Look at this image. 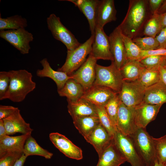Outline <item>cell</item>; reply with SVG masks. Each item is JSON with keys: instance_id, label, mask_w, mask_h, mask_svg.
<instances>
[{"instance_id": "obj_22", "label": "cell", "mask_w": 166, "mask_h": 166, "mask_svg": "<svg viewBox=\"0 0 166 166\" xmlns=\"http://www.w3.org/2000/svg\"><path fill=\"white\" fill-rule=\"evenodd\" d=\"M42 66V69L36 71L37 75L41 77H48L53 80L56 84L57 90L61 89L66 82L71 78L66 73L53 70L51 67L47 59L44 58L40 61Z\"/></svg>"}, {"instance_id": "obj_2", "label": "cell", "mask_w": 166, "mask_h": 166, "mask_svg": "<svg viewBox=\"0 0 166 166\" xmlns=\"http://www.w3.org/2000/svg\"><path fill=\"white\" fill-rule=\"evenodd\" d=\"M10 82L6 99L15 102L23 101L26 96L35 88L31 73L25 69L9 71Z\"/></svg>"}, {"instance_id": "obj_17", "label": "cell", "mask_w": 166, "mask_h": 166, "mask_svg": "<svg viewBox=\"0 0 166 166\" xmlns=\"http://www.w3.org/2000/svg\"><path fill=\"white\" fill-rule=\"evenodd\" d=\"M116 13L113 0H99L96 11V27L103 29L107 23L115 21Z\"/></svg>"}, {"instance_id": "obj_8", "label": "cell", "mask_w": 166, "mask_h": 166, "mask_svg": "<svg viewBox=\"0 0 166 166\" xmlns=\"http://www.w3.org/2000/svg\"><path fill=\"white\" fill-rule=\"evenodd\" d=\"M113 141L132 166H145L129 136L123 134L117 129L113 136Z\"/></svg>"}, {"instance_id": "obj_4", "label": "cell", "mask_w": 166, "mask_h": 166, "mask_svg": "<svg viewBox=\"0 0 166 166\" xmlns=\"http://www.w3.org/2000/svg\"><path fill=\"white\" fill-rule=\"evenodd\" d=\"M95 70L96 78L93 85L106 87L118 93L120 91L124 80L114 61L108 66L97 64Z\"/></svg>"}, {"instance_id": "obj_32", "label": "cell", "mask_w": 166, "mask_h": 166, "mask_svg": "<svg viewBox=\"0 0 166 166\" xmlns=\"http://www.w3.org/2000/svg\"><path fill=\"white\" fill-rule=\"evenodd\" d=\"M159 67L145 68L138 80L146 88L157 83L160 80Z\"/></svg>"}, {"instance_id": "obj_45", "label": "cell", "mask_w": 166, "mask_h": 166, "mask_svg": "<svg viewBox=\"0 0 166 166\" xmlns=\"http://www.w3.org/2000/svg\"><path fill=\"white\" fill-rule=\"evenodd\" d=\"M160 72V80L166 85V68L164 65H161L159 67Z\"/></svg>"}, {"instance_id": "obj_28", "label": "cell", "mask_w": 166, "mask_h": 166, "mask_svg": "<svg viewBox=\"0 0 166 166\" xmlns=\"http://www.w3.org/2000/svg\"><path fill=\"white\" fill-rule=\"evenodd\" d=\"M145 68L139 60H128L120 70L124 81H133L138 80Z\"/></svg>"}, {"instance_id": "obj_23", "label": "cell", "mask_w": 166, "mask_h": 166, "mask_svg": "<svg viewBox=\"0 0 166 166\" xmlns=\"http://www.w3.org/2000/svg\"><path fill=\"white\" fill-rule=\"evenodd\" d=\"M73 3L85 15L89 22L92 35H94L96 14L99 0H67Z\"/></svg>"}, {"instance_id": "obj_41", "label": "cell", "mask_w": 166, "mask_h": 166, "mask_svg": "<svg viewBox=\"0 0 166 166\" xmlns=\"http://www.w3.org/2000/svg\"><path fill=\"white\" fill-rule=\"evenodd\" d=\"M18 108L12 106L0 105V120H3L14 113Z\"/></svg>"}, {"instance_id": "obj_49", "label": "cell", "mask_w": 166, "mask_h": 166, "mask_svg": "<svg viewBox=\"0 0 166 166\" xmlns=\"http://www.w3.org/2000/svg\"><path fill=\"white\" fill-rule=\"evenodd\" d=\"M166 11V0H164L157 11V14H162Z\"/></svg>"}, {"instance_id": "obj_40", "label": "cell", "mask_w": 166, "mask_h": 166, "mask_svg": "<svg viewBox=\"0 0 166 166\" xmlns=\"http://www.w3.org/2000/svg\"><path fill=\"white\" fill-rule=\"evenodd\" d=\"M23 154L19 152H8L0 157V166H13Z\"/></svg>"}, {"instance_id": "obj_12", "label": "cell", "mask_w": 166, "mask_h": 166, "mask_svg": "<svg viewBox=\"0 0 166 166\" xmlns=\"http://www.w3.org/2000/svg\"><path fill=\"white\" fill-rule=\"evenodd\" d=\"M49 138L54 146L66 156L78 160L82 159L81 149L65 136L58 132H52L49 134Z\"/></svg>"}, {"instance_id": "obj_39", "label": "cell", "mask_w": 166, "mask_h": 166, "mask_svg": "<svg viewBox=\"0 0 166 166\" xmlns=\"http://www.w3.org/2000/svg\"><path fill=\"white\" fill-rule=\"evenodd\" d=\"M10 82L9 71L0 72V100L6 99Z\"/></svg>"}, {"instance_id": "obj_24", "label": "cell", "mask_w": 166, "mask_h": 166, "mask_svg": "<svg viewBox=\"0 0 166 166\" xmlns=\"http://www.w3.org/2000/svg\"><path fill=\"white\" fill-rule=\"evenodd\" d=\"M96 166H120L126 160L115 145L113 141L99 157Z\"/></svg>"}, {"instance_id": "obj_25", "label": "cell", "mask_w": 166, "mask_h": 166, "mask_svg": "<svg viewBox=\"0 0 166 166\" xmlns=\"http://www.w3.org/2000/svg\"><path fill=\"white\" fill-rule=\"evenodd\" d=\"M143 102L151 105L166 103V85L160 80L146 89Z\"/></svg>"}, {"instance_id": "obj_44", "label": "cell", "mask_w": 166, "mask_h": 166, "mask_svg": "<svg viewBox=\"0 0 166 166\" xmlns=\"http://www.w3.org/2000/svg\"><path fill=\"white\" fill-rule=\"evenodd\" d=\"M164 0H148L149 7L152 14H157Z\"/></svg>"}, {"instance_id": "obj_3", "label": "cell", "mask_w": 166, "mask_h": 166, "mask_svg": "<svg viewBox=\"0 0 166 166\" xmlns=\"http://www.w3.org/2000/svg\"><path fill=\"white\" fill-rule=\"evenodd\" d=\"M129 136L145 166H154L157 158L153 137L145 128H140Z\"/></svg>"}, {"instance_id": "obj_16", "label": "cell", "mask_w": 166, "mask_h": 166, "mask_svg": "<svg viewBox=\"0 0 166 166\" xmlns=\"http://www.w3.org/2000/svg\"><path fill=\"white\" fill-rule=\"evenodd\" d=\"M118 93L106 87L93 85L82 97L96 106L104 107Z\"/></svg>"}, {"instance_id": "obj_30", "label": "cell", "mask_w": 166, "mask_h": 166, "mask_svg": "<svg viewBox=\"0 0 166 166\" xmlns=\"http://www.w3.org/2000/svg\"><path fill=\"white\" fill-rule=\"evenodd\" d=\"M27 26L26 19L21 15H15L5 18H2L0 15V30L25 28Z\"/></svg>"}, {"instance_id": "obj_20", "label": "cell", "mask_w": 166, "mask_h": 166, "mask_svg": "<svg viewBox=\"0 0 166 166\" xmlns=\"http://www.w3.org/2000/svg\"><path fill=\"white\" fill-rule=\"evenodd\" d=\"M31 134L10 136L6 135L0 139V157L12 152L23 153L24 145Z\"/></svg>"}, {"instance_id": "obj_18", "label": "cell", "mask_w": 166, "mask_h": 166, "mask_svg": "<svg viewBox=\"0 0 166 166\" xmlns=\"http://www.w3.org/2000/svg\"><path fill=\"white\" fill-rule=\"evenodd\" d=\"M113 138L100 123L85 140L93 146L99 157L112 142Z\"/></svg>"}, {"instance_id": "obj_38", "label": "cell", "mask_w": 166, "mask_h": 166, "mask_svg": "<svg viewBox=\"0 0 166 166\" xmlns=\"http://www.w3.org/2000/svg\"><path fill=\"white\" fill-rule=\"evenodd\" d=\"M166 55H151L139 60L145 68L149 69L159 67L164 64Z\"/></svg>"}, {"instance_id": "obj_37", "label": "cell", "mask_w": 166, "mask_h": 166, "mask_svg": "<svg viewBox=\"0 0 166 166\" xmlns=\"http://www.w3.org/2000/svg\"><path fill=\"white\" fill-rule=\"evenodd\" d=\"M158 162L164 165L166 163V135L158 138L153 137Z\"/></svg>"}, {"instance_id": "obj_5", "label": "cell", "mask_w": 166, "mask_h": 166, "mask_svg": "<svg viewBox=\"0 0 166 166\" xmlns=\"http://www.w3.org/2000/svg\"><path fill=\"white\" fill-rule=\"evenodd\" d=\"M94 35L77 47L72 50H67L65 61L57 71L65 72L70 76L84 63L86 57L91 53Z\"/></svg>"}, {"instance_id": "obj_35", "label": "cell", "mask_w": 166, "mask_h": 166, "mask_svg": "<svg viewBox=\"0 0 166 166\" xmlns=\"http://www.w3.org/2000/svg\"><path fill=\"white\" fill-rule=\"evenodd\" d=\"M132 41L143 50H150L158 49L159 44L155 37H139L132 39Z\"/></svg>"}, {"instance_id": "obj_31", "label": "cell", "mask_w": 166, "mask_h": 166, "mask_svg": "<svg viewBox=\"0 0 166 166\" xmlns=\"http://www.w3.org/2000/svg\"><path fill=\"white\" fill-rule=\"evenodd\" d=\"M162 29L160 14L152 15L146 22L142 34L145 36L156 37Z\"/></svg>"}, {"instance_id": "obj_50", "label": "cell", "mask_w": 166, "mask_h": 166, "mask_svg": "<svg viewBox=\"0 0 166 166\" xmlns=\"http://www.w3.org/2000/svg\"><path fill=\"white\" fill-rule=\"evenodd\" d=\"M154 166H164V165L160 163L157 160L156 161L154 165Z\"/></svg>"}, {"instance_id": "obj_10", "label": "cell", "mask_w": 166, "mask_h": 166, "mask_svg": "<svg viewBox=\"0 0 166 166\" xmlns=\"http://www.w3.org/2000/svg\"><path fill=\"white\" fill-rule=\"evenodd\" d=\"M97 60L90 54L84 63L70 75L83 86L85 91L93 86L95 81Z\"/></svg>"}, {"instance_id": "obj_42", "label": "cell", "mask_w": 166, "mask_h": 166, "mask_svg": "<svg viewBox=\"0 0 166 166\" xmlns=\"http://www.w3.org/2000/svg\"><path fill=\"white\" fill-rule=\"evenodd\" d=\"M151 55H166V48L150 50H142L140 58L139 60L145 57Z\"/></svg>"}, {"instance_id": "obj_27", "label": "cell", "mask_w": 166, "mask_h": 166, "mask_svg": "<svg viewBox=\"0 0 166 166\" xmlns=\"http://www.w3.org/2000/svg\"><path fill=\"white\" fill-rule=\"evenodd\" d=\"M73 120L74 126L85 139L100 123L98 115L81 117Z\"/></svg>"}, {"instance_id": "obj_52", "label": "cell", "mask_w": 166, "mask_h": 166, "mask_svg": "<svg viewBox=\"0 0 166 166\" xmlns=\"http://www.w3.org/2000/svg\"><path fill=\"white\" fill-rule=\"evenodd\" d=\"M164 166H166V163H165V164L164 165Z\"/></svg>"}, {"instance_id": "obj_19", "label": "cell", "mask_w": 166, "mask_h": 166, "mask_svg": "<svg viewBox=\"0 0 166 166\" xmlns=\"http://www.w3.org/2000/svg\"><path fill=\"white\" fill-rule=\"evenodd\" d=\"M7 134L12 135L17 133L22 134H31L33 129L29 123L23 119L18 109L12 114L2 120Z\"/></svg>"}, {"instance_id": "obj_11", "label": "cell", "mask_w": 166, "mask_h": 166, "mask_svg": "<svg viewBox=\"0 0 166 166\" xmlns=\"http://www.w3.org/2000/svg\"><path fill=\"white\" fill-rule=\"evenodd\" d=\"M90 54L97 60L101 59L114 61L110 50L109 36L106 34L103 29L96 27Z\"/></svg>"}, {"instance_id": "obj_33", "label": "cell", "mask_w": 166, "mask_h": 166, "mask_svg": "<svg viewBox=\"0 0 166 166\" xmlns=\"http://www.w3.org/2000/svg\"><path fill=\"white\" fill-rule=\"evenodd\" d=\"M121 36L128 60H139L140 58L142 50L133 42L132 39L125 36L122 33Z\"/></svg>"}, {"instance_id": "obj_9", "label": "cell", "mask_w": 166, "mask_h": 166, "mask_svg": "<svg viewBox=\"0 0 166 166\" xmlns=\"http://www.w3.org/2000/svg\"><path fill=\"white\" fill-rule=\"evenodd\" d=\"M0 37L23 54L29 53L31 48L30 43L34 39L32 34L24 28L0 30Z\"/></svg>"}, {"instance_id": "obj_29", "label": "cell", "mask_w": 166, "mask_h": 166, "mask_svg": "<svg viewBox=\"0 0 166 166\" xmlns=\"http://www.w3.org/2000/svg\"><path fill=\"white\" fill-rule=\"evenodd\" d=\"M23 153L27 157L30 156L37 155L48 159H51L53 155L52 153L41 147L31 135L26 140Z\"/></svg>"}, {"instance_id": "obj_48", "label": "cell", "mask_w": 166, "mask_h": 166, "mask_svg": "<svg viewBox=\"0 0 166 166\" xmlns=\"http://www.w3.org/2000/svg\"><path fill=\"white\" fill-rule=\"evenodd\" d=\"M162 29L166 27V11L160 14Z\"/></svg>"}, {"instance_id": "obj_15", "label": "cell", "mask_w": 166, "mask_h": 166, "mask_svg": "<svg viewBox=\"0 0 166 166\" xmlns=\"http://www.w3.org/2000/svg\"><path fill=\"white\" fill-rule=\"evenodd\" d=\"M137 127L133 116V109L129 108L120 100L118 112L117 128L123 134L129 136L135 132Z\"/></svg>"}, {"instance_id": "obj_36", "label": "cell", "mask_w": 166, "mask_h": 166, "mask_svg": "<svg viewBox=\"0 0 166 166\" xmlns=\"http://www.w3.org/2000/svg\"><path fill=\"white\" fill-rule=\"evenodd\" d=\"M96 106V105H95ZM100 123L111 136H113L117 129L113 125L104 107L96 106Z\"/></svg>"}, {"instance_id": "obj_26", "label": "cell", "mask_w": 166, "mask_h": 166, "mask_svg": "<svg viewBox=\"0 0 166 166\" xmlns=\"http://www.w3.org/2000/svg\"><path fill=\"white\" fill-rule=\"evenodd\" d=\"M57 92L60 96L66 97L67 100L74 102L82 97L85 91L80 84L71 78Z\"/></svg>"}, {"instance_id": "obj_13", "label": "cell", "mask_w": 166, "mask_h": 166, "mask_svg": "<svg viewBox=\"0 0 166 166\" xmlns=\"http://www.w3.org/2000/svg\"><path fill=\"white\" fill-rule=\"evenodd\" d=\"M162 104L151 105L142 102L133 109L134 122L137 128H145L154 120Z\"/></svg>"}, {"instance_id": "obj_43", "label": "cell", "mask_w": 166, "mask_h": 166, "mask_svg": "<svg viewBox=\"0 0 166 166\" xmlns=\"http://www.w3.org/2000/svg\"><path fill=\"white\" fill-rule=\"evenodd\" d=\"M155 38L159 44L158 49L166 48V27L162 28Z\"/></svg>"}, {"instance_id": "obj_7", "label": "cell", "mask_w": 166, "mask_h": 166, "mask_svg": "<svg viewBox=\"0 0 166 166\" xmlns=\"http://www.w3.org/2000/svg\"><path fill=\"white\" fill-rule=\"evenodd\" d=\"M146 89L138 80L124 81L121 90L118 93L120 100L128 107L134 109L142 102Z\"/></svg>"}, {"instance_id": "obj_1", "label": "cell", "mask_w": 166, "mask_h": 166, "mask_svg": "<svg viewBox=\"0 0 166 166\" xmlns=\"http://www.w3.org/2000/svg\"><path fill=\"white\" fill-rule=\"evenodd\" d=\"M152 14L148 0H130L126 15L118 26L122 34L133 39L142 34L146 22Z\"/></svg>"}, {"instance_id": "obj_51", "label": "cell", "mask_w": 166, "mask_h": 166, "mask_svg": "<svg viewBox=\"0 0 166 166\" xmlns=\"http://www.w3.org/2000/svg\"><path fill=\"white\" fill-rule=\"evenodd\" d=\"M163 65H164L166 68V58L164 62V64Z\"/></svg>"}, {"instance_id": "obj_46", "label": "cell", "mask_w": 166, "mask_h": 166, "mask_svg": "<svg viewBox=\"0 0 166 166\" xmlns=\"http://www.w3.org/2000/svg\"><path fill=\"white\" fill-rule=\"evenodd\" d=\"M7 135L2 120H0V139Z\"/></svg>"}, {"instance_id": "obj_21", "label": "cell", "mask_w": 166, "mask_h": 166, "mask_svg": "<svg viewBox=\"0 0 166 166\" xmlns=\"http://www.w3.org/2000/svg\"><path fill=\"white\" fill-rule=\"evenodd\" d=\"M67 101L68 111L73 119L85 116L97 115L96 106L83 97L75 101Z\"/></svg>"}, {"instance_id": "obj_6", "label": "cell", "mask_w": 166, "mask_h": 166, "mask_svg": "<svg viewBox=\"0 0 166 166\" xmlns=\"http://www.w3.org/2000/svg\"><path fill=\"white\" fill-rule=\"evenodd\" d=\"M47 24L48 29L53 38L63 43L67 50H72L81 44L74 35L61 22L60 18L52 14L47 18Z\"/></svg>"}, {"instance_id": "obj_34", "label": "cell", "mask_w": 166, "mask_h": 166, "mask_svg": "<svg viewBox=\"0 0 166 166\" xmlns=\"http://www.w3.org/2000/svg\"><path fill=\"white\" fill-rule=\"evenodd\" d=\"M120 100L118 93L104 107L113 125L116 128L118 106Z\"/></svg>"}, {"instance_id": "obj_14", "label": "cell", "mask_w": 166, "mask_h": 166, "mask_svg": "<svg viewBox=\"0 0 166 166\" xmlns=\"http://www.w3.org/2000/svg\"><path fill=\"white\" fill-rule=\"evenodd\" d=\"M109 38L110 50L114 61L117 68L120 70L128 60L121 33L118 26L110 34Z\"/></svg>"}, {"instance_id": "obj_47", "label": "cell", "mask_w": 166, "mask_h": 166, "mask_svg": "<svg viewBox=\"0 0 166 166\" xmlns=\"http://www.w3.org/2000/svg\"><path fill=\"white\" fill-rule=\"evenodd\" d=\"M27 157L23 153L20 158L16 162L13 166H23Z\"/></svg>"}]
</instances>
